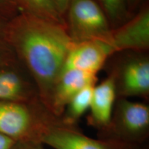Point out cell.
I'll return each instance as SVG.
<instances>
[{"label":"cell","mask_w":149,"mask_h":149,"mask_svg":"<svg viewBox=\"0 0 149 149\" xmlns=\"http://www.w3.org/2000/svg\"><path fill=\"white\" fill-rule=\"evenodd\" d=\"M3 36L17 53L48 109L51 95L73 44L66 26L22 12L3 28Z\"/></svg>","instance_id":"6da1fadb"},{"label":"cell","mask_w":149,"mask_h":149,"mask_svg":"<svg viewBox=\"0 0 149 149\" xmlns=\"http://www.w3.org/2000/svg\"><path fill=\"white\" fill-rule=\"evenodd\" d=\"M60 122L40 99L30 102L0 101V134L16 142L42 143L48 130Z\"/></svg>","instance_id":"7a4b0ae2"},{"label":"cell","mask_w":149,"mask_h":149,"mask_svg":"<svg viewBox=\"0 0 149 149\" xmlns=\"http://www.w3.org/2000/svg\"><path fill=\"white\" fill-rule=\"evenodd\" d=\"M97 138L128 145L147 144L149 138V107L127 98L116 100L111 120Z\"/></svg>","instance_id":"3957f363"},{"label":"cell","mask_w":149,"mask_h":149,"mask_svg":"<svg viewBox=\"0 0 149 149\" xmlns=\"http://www.w3.org/2000/svg\"><path fill=\"white\" fill-rule=\"evenodd\" d=\"M67 11L72 42L99 40L111 44L112 31L107 18L95 0H72Z\"/></svg>","instance_id":"277c9868"},{"label":"cell","mask_w":149,"mask_h":149,"mask_svg":"<svg viewBox=\"0 0 149 149\" xmlns=\"http://www.w3.org/2000/svg\"><path fill=\"white\" fill-rule=\"evenodd\" d=\"M42 144L54 149H148V144L134 146L92 138L84 135L78 127H69L62 123L48 130L42 139Z\"/></svg>","instance_id":"5b68a950"},{"label":"cell","mask_w":149,"mask_h":149,"mask_svg":"<svg viewBox=\"0 0 149 149\" xmlns=\"http://www.w3.org/2000/svg\"><path fill=\"white\" fill-rule=\"evenodd\" d=\"M113 53L114 52L111 44L102 41L73 43L67 54L61 73L68 70H78L97 74Z\"/></svg>","instance_id":"8992f818"},{"label":"cell","mask_w":149,"mask_h":149,"mask_svg":"<svg viewBox=\"0 0 149 149\" xmlns=\"http://www.w3.org/2000/svg\"><path fill=\"white\" fill-rule=\"evenodd\" d=\"M96 74L78 70H68L59 74L52 93L48 110L60 117L69 102L85 87L95 85Z\"/></svg>","instance_id":"52a82bcc"},{"label":"cell","mask_w":149,"mask_h":149,"mask_svg":"<svg viewBox=\"0 0 149 149\" xmlns=\"http://www.w3.org/2000/svg\"><path fill=\"white\" fill-rule=\"evenodd\" d=\"M111 45L113 52L144 51L149 46V10L145 8L133 19L112 32Z\"/></svg>","instance_id":"ba28073f"},{"label":"cell","mask_w":149,"mask_h":149,"mask_svg":"<svg viewBox=\"0 0 149 149\" xmlns=\"http://www.w3.org/2000/svg\"><path fill=\"white\" fill-rule=\"evenodd\" d=\"M117 81L115 77H109L93 88L90 107L88 124L97 130H103L109 125L117 98Z\"/></svg>","instance_id":"9c48e42d"},{"label":"cell","mask_w":149,"mask_h":149,"mask_svg":"<svg viewBox=\"0 0 149 149\" xmlns=\"http://www.w3.org/2000/svg\"><path fill=\"white\" fill-rule=\"evenodd\" d=\"M149 94V62L146 59H135L123 70L117 95L120 97H146Z\"/></svg>","instance_id":"30bf717a"},{"label":"cell","mask_w":149,"mask_h":149,"mask_svg":"<svg viewBox=\"0 0 149 149\" xmlns=\"http://www.w3.org/2000/svg\"><path fill=\"white\" fill-rule=\"evenodd\" d=\"M38 94L27 86L21 77L10 71L0 72V101L30 102Z\"/></svg>","instance_id":"8fae6325"},{"label":"cell","mask_w":149,"mask_h":149,"mask_svg":"<svg viewBox=\"0 0 149 149\" xmlns=\"http://www.w3.org/2000/svg\"><path fill=\"white\" fill-rule=\"evenodd\" d=\"M95 86V85H90L85 87L67 104L64 113L59 117L61 123L64 126L77 127V122L80 118L90 109Z\"/></svg>","instance_id":"7c38bea8"},{"label":"cell","mask_w":149,"mask_h":149,"mask_svg":"<svg viewBox=\"0 0 149 149\" xmlns=\"http://www.w3.org/2000/svg\"><path fill=\"white\" fill-rule=\"evenodd\" d=\"M22 12L33 15L55 23L65 25L62 15L51 0H14Z\"/></svg>","instance_id":"4fadbf2b"},{"label":"cell","mask_w":149,"mask_h":149,"mask_svg":"<svg viewBox=\"0 0 149 149\" xmlns=\"http://www.w3.org/2000/svg\"><path fill=\"white\" fill-rule=\"evenodd\" d=\"M104 10L113 21L122 19L125 15V0H102Z\"/></svg>","instance_id":"5bb4252c"},{"label":"cell","mask_w":149,"mask_h":149,"mask_svg":"<svg viewBox=\"0 0 149 149\" xmlns=\"http://www.w3.org/2000/svg\"><path fill=\"white\" fill-rule=\"evenodd\" d=\"M13 149H45L44 144L33 141H19L15 142Z\"/></svg>","instance_id":"9a60e30c"},{"label":"cell","mask_w":149,"mask_h":149,"mask_svg":"<svg viewBox=\"0 0 149 149\" xmlns=\"http://www.w3.org/2000/svg\"><path fill=\"white\" fill-rule=\"evenodd\" d=\"M71 1L72 0H51L61 15H63L68 10Z\"/></svg>","instance_id":"2e32d148"},{"label":"cell","mask_w":149,"mask_h":149,"mask_svg":"<svg viewBox=\"0 0 149 149\" xmlns=\"http://www.w3.org/2000/svg\"><path fill=\"white\" fill-rule=\"evenodd\" d=\"M16 141L0 134V149H13Z\"/></svg>","instance_id":"e0dca14e"},{"label":"cell","mask_w":149,"mask_h":149,"mask_svg":"<svg viewBox=\"0 0 149 149\" xmlns=\"http://www.w3.org/2000/svg\"><path fill=\"white\" fill-rule=\"evenodd\" d=\"M126 1H127L128 8H133L137 5V3H138V2L139 1V0H126Z\"/></svg>","instance_id":"ac0fdd59"},{"label":"cell","mask_w":149,"mask_h":149,"mask_svg":"<svg viewBox=\"0 0 149 149\" xmlns=\"http://www.w3.org/2000/svg\"><path fill=\"white\" fill-rule=\"evenodd\" d=\"M4 1H5V0H0V6L2 4V3L4 2Z\"/></svg>","instance_id":"d6986e66"}]
</instances>
